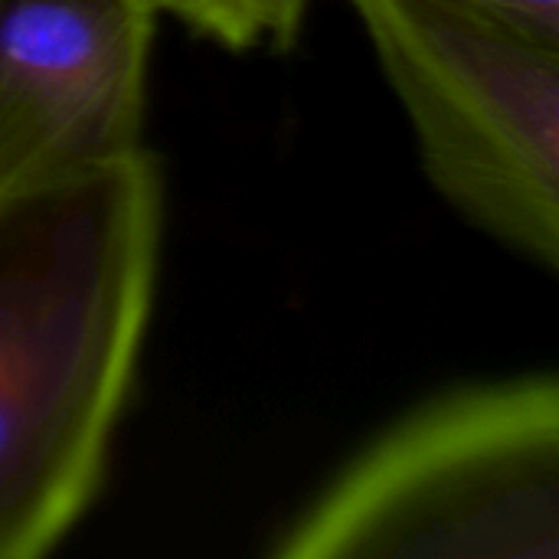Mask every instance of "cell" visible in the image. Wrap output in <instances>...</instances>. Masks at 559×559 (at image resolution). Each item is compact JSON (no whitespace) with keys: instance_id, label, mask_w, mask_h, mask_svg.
Here are the masks:
<instances>
[{"instance_id":"6da1fadb","label":"cell","mask_w":559,"mask_h":559,"mask_svg":"<svg viewBox=\"0 0 559 559\" xmlns=\"http://www.w3.org/2000/svg\"><path fill=\"white\" fill-rule=\"evenodd\" d=\"M160 239L147 151L0 200V559L49 554L92 508L141 364Z\"/></svg>"},{"instance_id":"7a4b0ae2","label":"cell","mask_w":559,"mask_h":559,"mask_svg":"<svg viewBox=\"0 0 559 559\" xmlns=\"http://www.w3.org/2000/svg\"><path fill=\"white\" fill-rule=\"evenodd\" d=\"M278 559H559V383L452 390L357 452Z\"/></svg>"},{"instance_id":"3957f363","label":"cell","mask_w":559,"mask_h":559,"mask_svg":"<svg viewBox=\"0 0 559 559\" xmlns=\"http://www.w3.org/2000/svg\"><path fill=\"white\" fill-rule=\"evenodd\" d=\"M436 190L498 246L559 265V36L472 0H350Z\"/></svg>"},{"instance_id":"277c9868","label":"cell","mask_w":559,"mask_h":559,"mask_svg":"<svg viewBox=\"0 0 559 559\" xmlns=\"http://www.w3.org/2000/svg\"><path fill=\"white\" fill-rule=\"evenodd\" d=\"M151 0H0V200L144 151Z\"/></svg>"},{"instance_id":"5b68a950","label":"cell","mask_w":559,"mask_h":559,"mask_svg":"<svg viewBox=\"0 0 559 559\" xmlns=\"http://www.w3.org/2000/svg\"><path fill=\"white\" fill-rule=\"evenodd\" d=\"M157 13L180 20L187 29L246 52L282 49L301 33L311 0H151Z\"/></svg>"},{"instance_id":"8992f818","label":"cell","mask_w":559,"mask_h":559,"mask_svg":"<svg viewBox=\"0 0 559 559\" xmlns=\"http://www.w3.org/2000/svg\"><path fill=\"white\" fill-rule=\"evenodd\" d=\"M472 3H481L488 10L518 16V20H524V23H531L537 29H547V33L559 36V0H472Z\"/></svg>"}]
</instances>
